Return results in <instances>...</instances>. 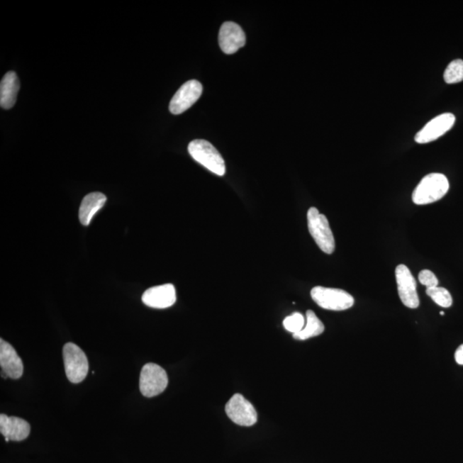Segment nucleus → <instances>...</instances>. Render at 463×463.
I'll list each match as a JSON object with an SVG mask.
<instances>
[{
  "label": "nucleus",
  "mask_w": 463,
  "mask_h": 463,
  "mask_svg": "<svg viewBox=\"0 0 463 463\" xmlns=\"http://www.w3.org/2000/svg\"><path fill=\"white\" fill-rule=\"evenodd\" d=\"M450 184L447 177L433 173L425 176L413 192V202L417 206H425L437 202L447 194Z\"/></svg>",
  "instance_id": "1"
},
{
  "label": "nucleus",
  "mask_w": 463,
  "mask_h": 463,
  "mask_svg": "<svg viewBox=\"0 0 463 463\" xmlns=\"http://www.w3.org/2000/svg\"><path fill=\"white\" fill-rule=\"evenodd\" d=\"M188 152L196 162L218 176L226 174V166L219 151L210 142L196 139L188 145Z\"/></svg>",
  "instance_id": "2"
},
{
  "label": "nucleus",
  "mask_w": 463,
  "mask_h": 463,
  "mask_svg": "<svg viewBox=\"0 0 463 463\" xmlns=\"http://www.w3.org/2000/svg\"><path fill=\"white\" fill-rule=\"evenodd\" d=\"M307 223L311 237L322 252L326 254L333 253L335 248V238L327 217L320 214L318 208L311 207L307 212Z\"/></svg>",
  "instance_id": "3"
},
{
  "label": "nucleus",
  "mask_w": 463,
  "mask_h": 463,
  "mask_svg": "<svg viewBox=\"0 0 463 463\" xmlns=\"http://www.w3.org/2000/svg\"><path fill=\"white\" fill-rule=\"evenodd\" d=\"M311 296L322 308L330 311H345L355 304V299L342 289L315 286L311 291Z\"/></svg>",
  "instance_id": "4"
},
{
  "label": "nucleus",
  "mask_w": 463,
  "mask_h": 463,
  "mask_svg": "<svg viewBox=\"0 0 463 463\" xmlns=\"http://www.w3.org/2000/svg\"><path fill=\"white\" fill-rule=\"evenodd\" d=\"M65 374L69 382H83L89 372L87 356L81 348L72 342L65 344L63 350Z\"/></svg>",
  "instance_id": "5"
},
{
  "label": "nucleus",
  "mask_w": 463,
  "mask_h": 463,
  "mask_svg": "<svg viewBox=\"0 0 463 463\" xmlns=\"http://www.w3.org/2000/svg\"><path fill=\"white\" fill-rule=\"evenodd\" d=\"M169 384V376L164 369L155 363H147L143 366L139 388L145 397L157 396L166 390Z\"/></svg>",
  "instance_id": "6"
},
{
  "label": "nucleus",
  "mask_w": 463,
  "mask_h": 463,
  "mask_svg": "<svg viewBox=\"0 0 463 463\" xmlns=\"http://www.w3.org/2000/svg\"><path fill=\"white\" fill-rule=\"evenodd\" d=\"M225 411L229 419L241 427H252L257 423L256 409L242 395L233 396L228 401Z\"/></svg>",
  "instance_id": "7"
},
{
  "label": "nucleus",
  "mask_w": 463,
  "mask_h": 463,
  "mask_svg": "<svg viewBox=\"0 0 463 463\" xmlns=\"http://www.w3.org/2000/svg\"><path fill=\"white\" fill-rule=\"evenodd\" d=\"M397 289L401 302L408 308L416 309L420 306L419 295L417 293V284L411 269L404 264L396 269Z\"/></svg>",
  "instance_id": "8"
},
{
  "label": "nucleus",
  "mask_w": 463,
  "mask_h": 463,
  "mask_svg": "<svg viewBox=\"0 0 463 463\" xmlns=\"http://www.w3.org/2000/svg\"><path fill=\"white\" fill-rule=\"evenodd\" d=\"M203 93V85L196 80H190L184 84L170 101V112L175 116L189 109L199 99Z\"/></svg>",
  "instance_id": "9"
},
{
  "label": "nucleus",
  "mask_w": 463,
  "mask_h": 463,
  "mask_svg": "<svg viewBox=\"0 0 463 463\" xmlns=\"http://www.w3.org/2000/svg\"><path fill=\"white\" fill-rule=\"evenodd\" d=\"M456 117L454 114L446 113L440 114L430 121L419 133L415 135V140L420 145L437 140L452 128Z\"/></svg>",
  "instance_id": "10"
},
{
  "label": "nucleus",
  "mask_w": 463,
  "mask_h": 463,
  "mask_svg": "<svg viewBox=\"0 0 463 463\" xmlns=\"http://www.w3.org/2000/svg\"><path fill=\"white\" fill-rule=\"evenodd\" d=\"M245 34L239 24L226 22L221 26L219 32V44L226 55H233L245 45Z\"/></svg>",
  "instance_id": "11"
},
{
  "label": "nucleus",
  "mask_w": 463,
  "mask_h": 463,
  "mask_svg": "<svg viewBox=\"0 0 463 463\" xmlns=\"http://www.w3.org/2000/svg\"><path fill=\"white\" fill-rule=\"evenodd\" d=\"M176 290L173 284H163L153 286L143 293V304L151 308L166 309L174 306L176 302Z\"/></svg>",
  "instance_id": "12"
},
{
  "label": "nucleus",
  "mask_w": 463,
  "mask_h": 463,
  "mask_svg": "<svg viewBox=\"0 0 463 463\" xmlns=\"http://www.w3.org/2000/svg\"><path fill=\"white\" fill-rule=\"evenodd\" d=\"M0 366L9 378L18 379L23 374V364L14 347L0 339Z\"/></svg>",
  "instance_id": "13"
},
{
  "label": "nucleus",
  "mask_w": 463,
  "mask_h": 463,
  "mask_svg": "<svg viewBox=\"0 0 463 463\" xmlns=\"http://www.w3.org/2000/svg\"><path fill=\"white\" fill-rule=\"evenodd\" d=\"M0 433L11 441H23L30 435V425L18 417L0 415Z\"/></svg>",
  "instance_id": "14"
},
{
  "label": "nucleus",
  "mask_w": 463,
  "mask_h": 463,
  "mask_svg": "<svg viewBox=\"0 0 463 463\" xmlns=\"http://www.w3.org/2000/svg\"><path fill=\"white\" fill-rule=\"evenodd\" d=\"M19 89L18 75L14 72H7L0 84V106L2 108H13Z\"/></svg>",
  "instance_id": "15"
},
{
  "label": "nucleus",
  "mask_w": 463,
  "mask_h": 463,
  "mask_svg": "<svg viewBox=\"0 0 463 463\" xmlns=\"http://www.w3.org/2000/svg\"><path fill=\"white\" fill-rule=\"evenodd\" d=\"M106 202V196L101 192H92L84 196L79 208V220L84 226H89L96 213Z\"/></svg>",
  "instance_id": "16"
},
{
  "label": "nucleus",
  "mask_w": 463,
  "mask_h": 463,
  "mask_svg": "<svg viewBox=\"0 0 463 463\" xmlns=\"http://www.w3.org/2000/svg\"><path fill=\"white\" fill-rule=\"evenodd\" d=\"M325 331V325L317 317L313 311H306V322L304 329L297 334L294 335V338L300 340V341H305V340L311 338L318 337Z\"/></svg>",
  "instance_id": "17"
},
{
  "label": "nucleus",
  "mask_w": 463,
  "mask_h": 463,
  "mask_svg": "<svg viewBox=\"0 0 463 463\" xmlns=\"http://www.w3.org/2000/svg\"><path fill=\"white\" fill-rule=\"evenodd\" d=\"M427 294L437 305L449 308L453 304V299L449 291L440 286L427 289Z\"/></svg>",
  "instance_id": "18"
},
{
  "label": "nucleus",
  "mask_w": 463,
  "mask_h": 463,
  "mask_svg": "<svg viewBox=\"0 0 463 463\" xmlns=\"http://www.w3.org/2000/svg\"><path fill=\"white\" fill-rule=\"evenodd\" d=\"M446 84H453L463 81V60H456L450 62L444 74Z\"/></svg>",
  "instance_id": "19"
},
{
  "label": "nucleus",
  "mask_w": 463,
  "mask_h": 463,
  "mask_svg": "<svg viewBox=\"0 0 463 463\" xmlns=\"http://www.w3.org/2000/svg\"><path fill=\"white\" fill-rule=\"evenodd\" d=\"M306 325L304 316L300 313H294L290 316L286 317L284 321L285 329L291 333L297 334L301 332Z\"/></svg>",
  "instance_id": "20"
},
{
  "label": "nucleus",
  "mask_w": 463,
  "mask_h": 463,
  "mask_svg": "<svg viewBox=\"0 0 463 463\" xmlns=\"http://www.w3.org/2000/svg\"><path fill=\"white\" fill-rule=\"evenodd\" d=\"M419 281L422 285L427 286V289L435 288L440 284L435 274L428 269L421 270Z\"/></svg>",
  "instance_id": "21"
},
{
  "label": "nucleus",
  "mask_w": 463,
  "mask_h": 463,
  "mask_svg": "<svg viewBox=\"0 0 463 463\" xmlns=\"http://www.w3.org/2000/svg\"><path fill=\"white\" fill-rule=\"evenodd\" d=\"M454 359L457 364L463 366V344L457 348L456 354H454Z\"/></svg>",
  "instance_id": "22"
},
{
  "label": "nucleus",
  "mask_w": 463,
  "mask_h": 463,
  "mask_svg": "<svg viewBox=\"0 0 463 463\" xmlns=\"http://www.w3.org/2000/svg\"><path fill=\"white\" fill-rule=\"evenodd\" d=\"M440 314L442 315V316H444V315H445L444 311H441Z\"/></svg>",
  "instance_id": "23"
}]
</instances>
